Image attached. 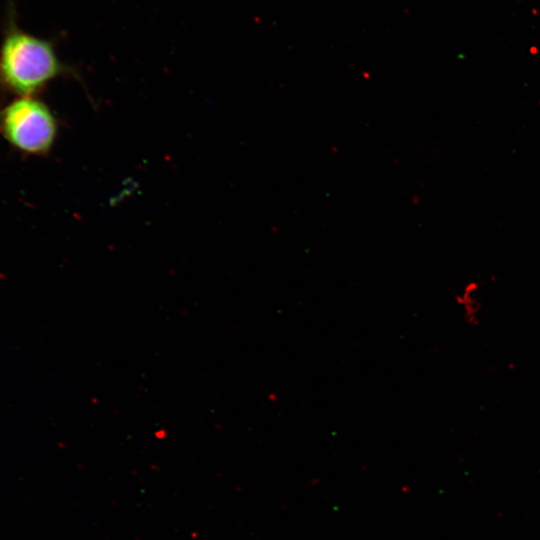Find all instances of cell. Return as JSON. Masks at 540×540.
<instances>
[{
	"label": "cell",
	"instance_id": "cell-1",
	"mask_svg": "<svg viewBox=\"0 0 540 540\" xmlns=\"http://www.w3.org/2000/svg\"><path fill=\"white\" fill-rule=\"evenodd\" d=\"M65 71L51 42L17 28L0 48V82L21 96H32Z\"/></svg>",
	"mask_w": 540,
	"mask_h": 540
},
{
	"label": "cell",
	"instance_id": "cell-2",
	"mask_svg": "<svg viewBox=\"0 0 540 540\" xmlns=\"http://www.w3.org/2000/svg\"><path fill=\"white\" fill-rule=\"evenodd\" d=\"M0 133L19 151L43 155L53 146L57 122L45 103L33 96H21L0 110Z\"/></svg>",
	"mask_w": 540,
	"mask_h": 540
},
{
	"label": "cell",
	"instance_id": "cell-3",
	"mask_svg": "<svg viewBox=\"0 0 540 540\" xmlns=\"http://www.w3.org/2000/svg\"><path fill=\"white\" fill-rule=\"evenodd\" d=\"M476 288L477 285L475 283H469L465 286L463 293L456 296L457 303L463 307L466 322L472 325H476L477 314L480 310V303L473 296Z\"/></svg>",
	"mask_w": 540,
	"mask_h": 540
}]
</instances>
